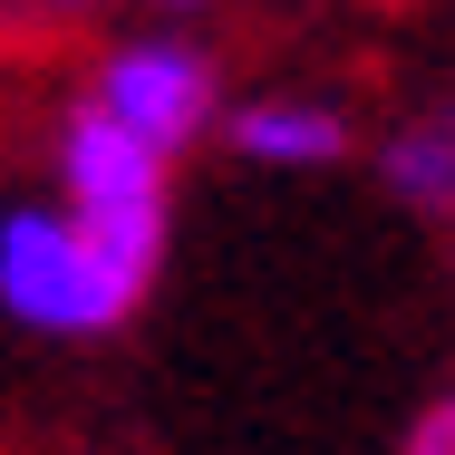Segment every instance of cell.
Masks as SVG:
<instances>
[{"instance_id": "cell-2", "label": "cell", "mask_w": 455, "mask_h": 455, "mask_svg": "<svg viewBox=\"0 0 455 455\" xmlns=\"http://www.w3.org/2000/svg\"><path fill=\"white\" fill-rule=\"evenodd\" d=\"M59 204L88 223L126 272L156 281V252H165V156L156 146H136L116 116L78 107L59 126Z\"/></svg>"}, {"instance_id": "cell-6", "label": "cell", "mask_w": 455, "mask_h": 455, "mask_svg": "<svg viewBox=\"0 0 455 455\" xmlns=\"http://www.w3.org/2000/svg\"><path fill=\"white\" fill-rule=\"evenodd\" d=\"M407 455H455V397H436V407L407 427Z\"/></svg>"}, {"instance_id": "cell-4", "label": "cell", "mask_w": 455, "mask_h": 455, "mask_svg": "<svg viewBox=\"0 0 455 455\" xmlns=\"http://www.w3.org/2000/svg\"><path fill=\"white\" fill-rule=\"evenodd\" d=\"M233 146H243L252 165H330V156L349 146V126H339L330 107L262 97V107H243V116H233Z\"/></svg>"}, {"instance_id": "cell-3", "label": "cell", "mask_w": 455, "mask_h": 455, "mask_svg": "<svg viewBox=\"0 0 455 455\" xmlns=\"http://www.w3.org/2000/svg\"><path fill=\"white\" fill-rule=\"evenodd\" d=\"M97 116H116L136 146H156V156H184L204 126H213V68L175 49V39H136V49H116L107 68H97Z\"/></svg>"}, {"instance_id": "cell-1", "label": "cell", "mask_w": 455, "mask_h": 455, "mask_svg": "<svg viewBox=\"0 0 455 455\" xmlns=\"http://www.w3.org/2000/svg\"><path fill=\"white\" fill-rule=\"evenodd\" d=\"M146 272H126L68 204H10L0 213V310L29 330H107L136 310Z\"/></svg>"}, {"instance_id": "cell-5", "label": "cell", "mask_w": 455, "mask_h": 455, "mask_svg": "<svg viewBox=\"0 0 455 455\" xmlns=\"http://www.w3.org/2000/svg\"><path fill=\"white\" fill-rule=\"evenodd\" d=\"M387 184L427 213H455V116H427V126H397L387 146Z\"/></svg>"}]
</instances>
